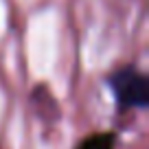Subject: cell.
Instances as JSON below:
<instances>
[{
	"label": "cell",
	"mask_w": 149,
	"mask_h": 149,
	"mask_svg": "<svg viewBox=\"0 0 149 149\" xmlns=\"http://www.w3.org/2000/svg\"><path fill=\"white\" fill-rule=\"evenodd\" d=\"M107 86L114 94V101L121 114L130 110H145L149 105V79L134 64L121 66L114 72H110Z\"/></svg>",
	"instance_id": "cell-1"
},
{
	"label": "cell",
	"mask_w": 149,
	"mask_h": 149,
	"mask_svg": "<svg viewBox=\"0 0 149 149\" xmlns=\"http://www.w3.org/2000/svg\"><path fill=\"white\" fill-rule=\"evenodd\" d=\"M74 149H116V134L114 132H94L86 136Z\"/></svg>",
	"instance_id": "cell-2"
}]
</instances>
